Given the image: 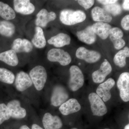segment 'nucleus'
Returning <instances> with one entry per match:
<instances>
[{"mask_svg":"<svg viewBox=\"0 0 129 129\" xmlns=\"http://www.w3.org/2000/svg\"><path fill=\"white\" fill-rule=\"evenodd\" d=\"M15 31L13 23L6 20L0 21V34L7 37H11Z\"/></svg>","mask_w":129,"mask_h":129,"instance_id":"393cba45","label":"nucleus"},{"mask_svg":"<svg viewBox=\"0 0 129 129\" xmlns=\"http://www.w3.org/2000/svg\"><path fill=\"white\" fill-rule=\"evenodd\" d=\"M70 79L69 82V86L72 91H76L84 85V75L80 69L76 65H73L70 67Z\"/></svg>","mask_w":129,"mask_h":129,"instance_id":"7ed1b4c3","label":"nucleus"},{"mask_svg":"<svg viewBox=\"0 0 129 129\" xmlns=\"http://www.w3.org/2000/svg\"><path fill=\"white\" fill-rule=\"evenodd\" d=\"M71 129H78L76 128H72Z\"/></svg>","mask_w":129,"mask_h":129,"instance_id":"58836bf2","label":"nucleus"},{"mask_svg":"<svg viewBox=\"0 0 129 129\" xmlns=\"http://www.w3.org/2000/svg\"><path fill=\"white\" fill-rule=\"evenodd\" d=\"M71 42V38L69 35L61 33L52 37L48 40V43L57 47H61L69 45Z\"/></svg>","mask_w":129,"mask_h":129,"instance_id":"412c9836","label":"nucleus"},{"mask_svg":"<svg viewBox=\"0 0 129 129\" xmlns=\"http://www.w3.org/2000/svg\"><path fill=\"white\" fill-rule=\"evenodd\" d=\"M11 117V113L7 106L4 103L0 104V125Z\"/></svg>","mask_w":129,"mask_h":129,"instance_id":"cd10ccee","label":"nucleus"},{"mask_svg":"<svg viewBox=\"0 0 129 129\" xmlns=\"http://www.w3.org/2000/svg\"><path fill=\"white\" fill-rule=\"evenodd\" d=\"M76 35L80 41L89 45L93 44L96 40L95 34L92 30L91 26L76 32Z\"/></svg>","mask_w":129,"mask_h":129,"instance_id":"f3484780","label":"nucleus"},{"mask_svg":"<svg viewBox=\"0 0 129 129\" xmlns=\"http://www.w3.org/2000/svg\"><path fill=\"white\" fill-rule=\"evenodd\" d=\"M42 123L45 129H60L62 126V122L59 117L53 116L48 113L44 115Z\"/></svg>","mask_w":129,"mask_h":129,"instance_id":"2eb2a0df","label":"nucleus"},{"mask_svg":"<svg viewBox=\"0 0 129 129\" xmlns=\"http://www.w3.org/2000/svg\"><path fill=\"white\" fill-rule=\"evenodd\" d=\"M15 84L18 90L23 91L30 87L32 82L29 75L22 71L17 74Z\"/></svg>","mask_w":129,"mask_h":129,"instance_id":"f8f14e48","label":"nucleus"},{"mask_svg":"<svg viewBox=\"0 0 129 129\" xmlns=\"http://www.w3.org/2000/svg\"><path fill=\"white\" fill-rule=\"evenodd\" d=\"M13 3L15 11L21 14H32L35 9V6L29 0H14Z\"/></svg>","mask_w":129,"mask_h":129,"instance_id":"ddd939ff","label":"nucleus"},{"mask_svg":"<svg viewBox=\"0 0 129 129\" xmlns=\"http://www.w3.org/2000/svg\"><path fill=\"white\" fill-rule=\"evenodd\" d=\"M34 45L37 48H43L46 44V40L44 36V32L40 27H35V34L32 40Z\"/></svg>","mask_w":129,"mask_h":129,"instance_id":"5701e85b","label":"nucleus"},{"mask_svg":"<svg viewBox=\"0 0 129 129\" xmlns=\"http://www.w3.org/2000/svg\"><path fill=\"white\" fill-rule=\"evenodd\" d=\"M0 61L12 67L17 66L19 62L17 53L12 49L0 53Z\"/></svg>","mask_w":129,"mask_h":129,"instance_id":"4be33fe9","label":"nucleus"},{"mask_svg":"<svg viewBox=\"0 0 129 129\" xmlns=\"http://www.w3.org/2000/svg\"><path fill=\"white\" fill-rule=\"evenodd\" d=\"M78 2L79 5L84 7L86 10L92 7L94 3V1L93 0H79Z\"/></svg>","mask_w":129,"mask_h":129,"instance_id":"7c9ffc66","label":"nucleus"},{"mask_svg":"<svg viewBox=\"0 0 129 129\" xmlns=\"http://www.w3.org/2000/svg\"><path fill=\"white\" fill-rule=\"evenodd\" d=\"M0 16L7 21L14 19L16 14L13 9L9 5L0 2Z\"/></svg>","mask_w":129,"mask_h":129,"instance_id":"a878e982","label":"nucleus"},{"mask_svg":"<svg viewBox=\"0 0 129 129\" xmlns=\"http://www.w3.org/2000/svg\"><path fill=\"white\" fill-rule=\"evenodd\" d=\"M104 9L109 14L114 16H117L122 12V9L121 6L118 3H113L110 5H105Z\"/></svg>","mask_w":129,"mask_h":129,"instance_id":"c85d7f7f","label":"nucleus"},{"mask_svg":"<svg viewBox=\"0 0 129 129\" xmlns=\"http://www.w3.org/2000/svg\"><path fill=\"white\" fill-rule=\"evenodd\" d=\"M109 36L111 40L122 39L123 36V33L119 28L114 27L111 29Z\"/></svg>","mask_w":129,"mask_h":129,"instance_id":"c756f323","label":"nucleus"},{"mask_svg":"<svg viewBox=\"0 0 129 129\" xmlns=\"http://www.w3.org/2000/svg\"><path fill=\"white\" fill-rule=\"evenodd\" d=\"M98 2L103 5H106L115 3L118 1L116 0H99Z\"/></svg>","mask_w":129,"mask_h":129,"instance_id":"72a5a7b5","label":"nucleus"},{"mask_svg":"<svg viewBox=\"0 0 129 129\" xmlns=\"http://www.w3.org/2000/svg\"><path fill=\"white\" fill-rule=\"evenodd\" d=\"M19 129H30L26 125H23L21 126Z\"/></svg>","mask_w":129,"mask_h":129,"instance_id":"e433bc0d","label":"nucleus"},{"mask_svg":"<svg viewBox=\"0 0 129 129\" xmlns=\"http://www.w3.org/2000/svg\"><path fill=\"white\" fill-rule=\"evenodd\" d=\"M115 49L119 50L123 47L125 44V41L122 39L111 40Z\"/></svg>","mask_w":129,"mask_h":129,"instance_id":"2f4dec72","label":"nucleus"},{"mask_svg":"<svg viewBox=\"0 0 129 129\" xmlns=\"http://www.w3.org/2000/svg\"><path fill=\"white\" fill-rule=\"evenodd\" d=\"M129 57V49L127 47L119 51L114 56L113 61L115 65L123 68L126 64V58Z\"/></svg>","mask_w":129,"mask_h":129,"instance_id":"b1692460","label":"nucleus"},{"mask_svg":"<svg viewBox=\"0 0 129 129\" xmlns=\"http://www.w3.org/2000/svg\"><path fill=\"white\" fill-rule=\"evenodd\" d=\"M93 31L95 34L103 40H106L109 36L112 27L108 23L96 22L91 26Z\"/></svg>","mask_w":129,"mask_h":129,"instance_id":"aec40b11","label":"nucleus"},{"mask_svg":"<svg viewBox=\"0 0 129 129\" xmlns=\"http://www.w3.org/2000/svg\"><path fill=\"white\" fill-rule=\"evenodd\" d=\"M86 15L80 10L64 9L60 13V19L61 22L66 25H72L82 22L85 20Z\"/></svg>","mask_w":129,"mask_h":129,"instance_id":"f257e3e1","label":"nucleus"},{"mask_svg":"<svg viewBox=\"0 0 129 129\" xmlns=\"http://www.w3.org/2000/svg\"><path fill=\"white\" fill-rule=\"evenodd\" d=\"M33 48L32 43L25 39H16L12 44V50L15 51L16 53L29 52L32 50Z\"/></svg>","mask_w":129,"mask_h":129,"instance_id":"6ab92c4d","label":"nucleus"},{"mask_svg":"<svg viewBox=\"0 0 129 129\" xmlns=\"http://www.w3.org/2000/svg\"><path fill=\"white\" fill-rule=\"evenodd\" d=\"M81 106L76 99H70L60 106L59 111L62 114L68 115L77 112L80 110Z\"/></svg>","mask_w":129,"mask_h":129,"instance_id":"4468645a","label":"nucleus"},{"mask_svg":"<svg viewBox=\"0 0 129 129\" xmlns=\"http://www.w3.org/2000/svg\"><path fill=\"white\" fill-rule=\"evenodd\" d=\"M117 87L119 90L120 96L124 102L129 101V73L124 72L121 74L117 83Z\"/></svg>","mask_w":129,"mask_h":129,"instance_id":"423d86ee","label":"nucleus"},{"mask_svg":"<svg viewBox=\"0 0 129 129\" xmlns=\"http://www.w3.org/2000/svg\"><path fill=\"white\" fill-rule=\"evenodd\" d=\"M112 71L111 64L108 61H104L101 65L100 69L92 74L93 81L95 83H102Z\"/></svg>","mask_w":129,"mask_h":129,"instance_id":"9d476101","label":"nucleus"},{"mask_svg":"<svg viewBox=\"0 0 129 129\" xmlns=\"http://www.w3.org/2000/svg\"><path fill=\"white\" fill-rule=\"evenodd\" d=\"M68 98V94L65 88L61 86H56L53 89L51 103L55 107L61 106L67 101Z\"/></svg>","mask_w":129,"mask_h":129,"instance_id":"6e6552de","label":"nucleus"},{"mask_svg":"<svg viewBox=\"0 0 129 129\" xmlns=\"http://www.w3.org/2000/svg\"><path fill=\"white\" fill-rule=\"evenodd\" d=\"M115 84V81L112 78L108 79L105 82L99 85L97 88L96 94L101 98L103 102H107L111 98L110 90Z\"/></svg>","mask_w":129,"mask_h":129,"instance_id":"1a4fd4ad","label":"nucleus"},{"mask_svg":"<svg viewBox=\"0 0 129 129\" xmlns=\"http://www.w3.org/2000/svg\"><path fill=\"white\" fill-rule=\"evenodd\" d=\"M122 28L126 30H129V15H126L122 19L121 22Z\"/></svg>","mask_w":129,"mask_h":129,"instance_id":"473e14b6","label":"nucleus"},{"mask_svg":"<svg viewBox=\"0 0 129 129\" xmlns=\"http://www.w3.org/2000/svg\"><path fill=\"white\" fill-rule=\"evenodd\" d=\"M122 7L124 10L129 11V1L125 0L123 3Z\"/></svg>","mask_w":129,"mask_h":129,"instance_id":"f704fd0d","label":"nucleus"},{"mask_svg":"<svg viewBox=\"0 0 129 129\" xmlns=\"http://www.w3.org/2000/svg\"><path fill=\"white\" fill-rule=\"evenodd\" d=\"M91 16L94 21L98 22H110L112 19L111 14L103 8L96 7L91 11Z\"/></svg>","mask_w":129,"mask_h":129,"instance_id":"a211bd4d","label":"nucleus"},{"mask_svg":"<svg viewBox=\"0 0 129 129\" xmlns=\"http://www.w3.org/2000/svg\"><path fill=\"white\" fill-rule=\"evenodd\" d=\"M7 106L11 111L12 117L21 119L25 117L26 116V110L25 109L21 107L20 102L18 100H12L8 103Z\"/></svg>","mask_w":129,"mask_h":129,"instance_id":"dca6fc26","label":"nucleus"},{"mask_svg":"<svg viewBox=\"0 0 129 129\" xmlns=\"http://www.w3.org/2000/svg\"><path fill=\"white\" fill-rule=\"evenodd\" d=\"M124 129H129V124H128L124 127Z\"/></svg>","mask_w":129,"mask_h":129,"instance_id":"4c0bfd02","label":"nucleus"},{"mask_svg":"<svg viewBox=\"0 0 129 129\" xmlns=\"http://www.w3.org/2000/svg\"><path fill=\"white\" fill-rule=\"evenodd\" d=\"M29 76L36 90L40 91L43 89L47 79V73L44 67L41 65L34 67L30 70Z\"/></svg>","mask_w":129,"mask_h":129,"instance_id":"f03ea898","label":"nucleus"},{"mask_svg":"<svg viewBox=\"0 0 129 129\" xmlns=\"http://www.w3.org/2000/svg\"><path fill=\"white\" fill-rule=\"evenodd\" d=\"M37 18L35 21L36 25L38 27L44 28L47 24L55 19L56 15L55 12H48L46 9H41L37 14Z\"/></svg>","mask_w":129,"mask_h":129,"instance_id":"9b49d317","label":"nucleus"},{"mask_svg":"<svg viewBox=\"0 0 129 129\" xmlns=\"http://www.w3.org/2000/svg\"><path fill=\"white\" fill-rule=\"evenodd\" d=\"M32 129H43L41 127H40L39 125L36 124H34L32 125Z\"/></svg>","mask_w":129,"mask_h":129,"instance_id":"c9c22d12","label":"nucleus"},{"mask_svg":"<svg viewBox=\"0 0 129 129\" xmlns=\"http://www.w3.org/2000/svg\"><path fill=\"white\" fill-rule=\"evenodd\" d=\"M88 99L93 115L101 117L107 113V108L105 103L96 93H90L88 96Z\"/></svg>","mask_w":129,"mask_h":129,"instance_id":"20e7f679","label":"nucleus"},{"mask_svg":"<svg viewBox=\"0 0 129 129\" xmlns=\"http://www.w3.org/2000/svg\"><path fill=\"white\" fill-rule=\"evenodd\" d=\"M14 74L10 70L0 68V81L8 84H12L15 80Z\"/></svg>","mask_w":129,"mask_h":129,"instance_id":"bb28decb","label":"nucleus"},{"mask_svg":"<svg viewBox=\"0 0 129 129\" xmlns=\"http://www.w3.org/2000/svg\"><path fill=\"white\" fill-rule=\"evenodd\" d=\"M47 58L49 61L59 62L62 66H67L70 63L72 58L69 53L63 50L53 48L49 51Z\"/></svg>","mask_w":129,"mask_h":129,"instance_id":"39448f33","label":"nucleus"},{"mask_svg":"<svg viewBox=\"0 0 129 129\" xmlns=\"http://www.w3.org/2000/svg\"><path fill=\"white\" fill-rule=\"evenodd\" d=\"M76 57L79 59L85 60L89 63L96 62L101 58V54L96 51L89 50L84 47H79L76 52Z\"/></svg>","mask_w":129,"mask_h":129,"instance_id":"0eeeda50","label":"nucleus"},{"mask_svg":"<svg viewBox=\"0 0 129 129\" xmlns=\"http://www.w3.org/2000/svg\"><path fill=\"white\" fill-rule=\"evenodd\" d=\"M108 129V128H105V129Z\"/></svg>","mask_w":129,"mask_h":129,"instance_id":"ea45409f","label":"nucleus"}]
</instances>
